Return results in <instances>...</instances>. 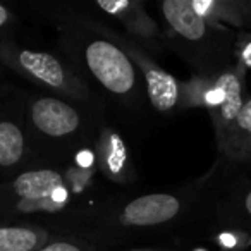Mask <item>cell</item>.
Segmentation results:
<instances>
[{
  "instance_id": "3",
  "label": "cell",
  "mask_w": 251,
  "mask_h": 251,
  "mask_svg": "<svg viewBox=\"0 0 251 251\" xmlns=\"http://www.w3.org/2000/svg\"><path fill=\"white\" fill-rule=\"evenodd\" d=\"M0 62L12 67L16 73L42 84L64 97L88 100L90 88L81 76L53 53L18 49L11 42L0 43Z\"/></svg>"
},
{
  "instance_id": "16",
  "label": "cell",
  "mask_w": 251,
  "mask_h": 251,
  "mask_svg": "<svg viewBox=\"0 0 251 251\" xmlns=\"http://www.w3.org/2000/svg\"><path fill=\"white\" fill-rule=\"evenodd\" d=\"M237 210L246 220L251 222V188H248L246 191L241 195L239 201H237Z\"/></svg>"
},
{
  "instance_id": "12",
  "label": "cell",
  "mask_w": 251,
  "mask_h": 251,
  "mask_svg": "<svg viewBox=\"0 0 251 251\" xmlns=\"http://www.w3.org/2000/svg\"><path fill=\"white\" fill-rule=\"evenodd\" d=\"M26 151V140L21 126L14 121H0V167H16Z\"/></svg>"
},
{
  "instance_id": "8",
  "label": "cell",
  "mask_w": 251,
  "mask_h": 251,
  "mask_svg": "<svg viewBox=\"0 0 251 251\" xmlns=\"http://www.w3.org/2000/svg\"><path fill=\"white\" fill-rule=\"evenodd\" d=\"M182 203L169 193H153L134 198L122 208L119 224L126 227H151L171 222L179 215Z\"/></svg>"
},
{
  "instance_id": "11",
  "label": "cell",
  "mask_w": 251,
  "mask_h": 251,
  "mask_svg": "<svg viewBox=\"0 0 251 251\" xmlns=\"http://www.w3.org/2000/svg\"><path fill=\"white\" fill-rule=\"evenodd\" d=\"M222 155L232 162H251V97L237 115Z\"/></svg>"
},
{
  "instance_id": "5",
  "label": "cell",
  "mask_w": 251,
  "mask_h": 251,
  "mask_svg": "<svg viewBox=\"0 0 251 251\" xmlns=\"http://www.w3.org/2000/svg\"><path fill=\"white\" fill-rule=\"evenodd\" d=\"M12 193L21 200V208L26 212H53L62 208L69 198L62 176L52 169L23 172L12 182Z\"/></svg>"
},
{
  "instance_id": "4",
  "label": "cell",
  "mask_w": 251,
  "mask_h": 251,
  "mask_svg": "<svg viewBox=\"0 0 251 251\" xmlns=\"http://www.w3.org/2000/svg\"><path fill=\"white\" fill-rule=\"evenodd\" d=\"M81 57L88 73L107 93L122 100L140 98L138 67L119 45L105 38H91L83 45Z\"/></svg>"
},
{
  "instance_id": "7",
  "label": "cell",
  "mask_w": 251,
  "mask_h": 251,
  "mask_svg": "<svg viewBox=\"0 0 251 251\" xmlns=\"http://www.w3.org/2000/svg\"><path fill=\"white\" fill-rule=\"evenodd\" d=\"M29 121L42 136L52 140L73 136L83 126L79 112L67 101L55 97H42L33 100L29 107Z\"/></svg>"
},
{
  "instance_id": "17",
  "label": "cell",
  "mask_w": 251,
  "mask_h": 251,
  "mask_svg": "<svg viewBox=\"0 0 251 251\" xmlns=\"http://www.w3.org/2000/svg\"><path fill=\"white\" fill-rule=\"evenodd\" d=\"M38 251H83V250L79 246H76V244L67 243V241H57V243L45 244Z\"/></svg>"
},
{
  "instance_id": "10",
  "label": "cell",
  "mask_w": 251,
  "mask_h": 251,
  "mask_svg": "<svg viewBox=\"0 0 251 251\" xmlns=\"http://www.w3.org/2000/svg\"><path fill=\"white\" fill-rule=\"evenodd\" d=\"M203 19L251 33V0H189Z\"/></svg>"
},
{
  "instance_id": "13",
  "label": "cell",
  "mask_w": 251,
  "mask_h": 251,
  "mask_svg": "<svg viewBox=\"0 0 251 251\" xmlns=\"http://www.w3.org/2000/svg\"><path fill=\"white\" fill-rule=\"evenodd\" d=\"M47 241V232L36 227H0V251H38Z\"/></svg>"
},
{
  "instance_id": "15",
  "label": "cell",
  "mask_w": 251,
  "mask_h": 251,
  "mask_svg": "<svg viewBox=\"0 0 251 251\" xmlns=\"http://www.w3.org/2000/svg\"><path fill=\"white\" fill-rule=\"evenodd\" d=\"M236 64L244 69H251V33H239L236 38Z\"/></svg>"
},
{
  "instance_id": "2",
  "label": "cell",
  "mask_w": 251,
  "mask_h": 251,
  "mask_svg": "<svg viewBox=\"0 0 251 251\" xmlns=\"http://www.w3.org/2000/svg\"><path fill=\"white\" fill-rule=\"evenodd\" d=\"M246 69L239 64L215 76H195L182 84V107H205L212 117L217 148L222 155L244 101Z\"/></svg>"
},
{
  "instance_id": "19",
  "label": "cell",
  "mask_w": 251,
  "mask_h": 251,
  "mask_svg": "<svg viewBox=\"0 0 251 251\" xmlns=\"http://www.w3.org/2000/svg\"><path fill=\"white\" fill-rule=\"evenodd\" d=\"M11 18H12V14H11V11H9L7 7H4V5L0 4V31L5 28V26L9 25V21H11Z\"/></svg>"
},
{
  "instance_id": "6",
  "label": "cell",
  "mask_w": 251,
  "mask_h": 251,
  "mask_svg": "<svg viewBox=\"0 0 251 251\" xmlns=\"http://www.w3.org/2000/svg\"><path fill=\"white\" fill-rule=\"evenodd\" d=\"M127 53L141 71L150 103L158 114H171L182 107V83L155 64L138 45L126 42Z\"/></svg>"
},
{
  "instance_id": "9",
  "label": "cell",
  "mask_w": 251,
  "mask_h": 251,
  "mask_svg": "<svg viewBox=\"0 0 251 251\" xmlns=\"http://www.w3.org/2000/svg\"><path fill=\"white\" fill-rule=\"evenodd\" d=\"M97 7L107 16L117 19L127 31L143 42H155L160 36L158 26L150 16L145 12L141 2L129 0H98Z\"/></svg>"
},
{
  "instance_id": "14",
  "label": "cell",
  "mask_w": 251,
  "mask_h": 251,
  "mask_svg": "<svg viewBox=\"0 0 251 251\" xmlns=\"http://www.w3.org/2000/svg\"><path fill=\"white\" fill-rule=\"evenodd\" d=\"M101 160H103L105 172L112 177L119 179L124 174L127 155H126L124 141L115 133H107L101 140Z\"/></svg>"
},
{
  "instance_id": "1",
  "label": "cell",
  "mask_w": 251,
  "mask_h": 251,
  "mask_svg": "<svg viewBox=\"0 0 251 251\" xmlns=\"http://www.w3.org/2000/svg\"><path fill=\"white\" fill-rule=\"evenodd\" d=\"M160 11L172 33L176 50L200 76H215L236 66L237 35L230 29L203 19L189 0H165Z\"/></svg>"
},
{
  "instance_id": "18",
  "label": "cell",
  "mask_w": 251,
  "mask_h": 251,
  "mask_svg": "<svg viewBox=\"0 0 251 251\" xmlns=\"http://www.w3.org/2000/svg\"><path fill=\"white\" fill-rule=\"evenodd\" d=\"M93 160H95L93 153H91V151H88V150L81 151V153L77 155V164H79L81 167H90V165L93 164Z\"/></svg>"
}]
</instances>
